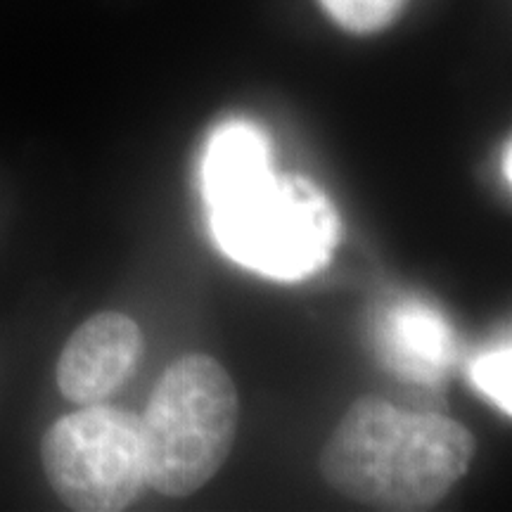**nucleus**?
I'll return each instance as SVG.
<instances>
[{
	"label": "nucleus",
	"instance_id": "1",
	"mask_svg": "<svg viewBox=\"0 0 512 512\" xmlns=\"http://www.w3.org/2000/svg\"><path fill=\"white\" fill-rule=\"evenodd\" d=\"M477 441L460 422L363 396L320 456L332 489L380 510H427L465 477Z\"/></svg>",
	"mask_w": 512,
	"mask_h": 512
},
{
	"label": "nucleus",
	"instance_id": "2",
	"mask_svg": "<svg viewBox=\"0 0 512 512\" xmlns=\"http://www.w3.org/2000/svg\"><path fill=\"white\" fill-rule=\"evenodd\" d=\"M240 401L219 361L188 354L171 363L140 418L147 486L171 498L202 489L235 444Z\"/></svg>",
	"mask_w": 512,
	"mask_h": 512
},
{
	"label": "nucleus",
	"instance_id": "3",
	"mask_svg": "<svg viewBox=\"0 0 512 512\" xmlns=\"http://www.w3.org/2000/svg\"><path fill=\"white\" fill-rule=\"evenodd\" d=\"M216 245L273 280H304L335 252L339 219L323 190L299 174L266 171L211 204Z\"/></svg>",
	"mask_w": 512,
	"mask_h": 512
},
{
	"label": "nucleus",
	"instance_id": "4",
	"mask_svg": "<svg viewBox=\"0 0 512 512\" xmlns=\"http://www.w3.org/2000/svg\"><path fill=\"white\" fill-rule=\"evenodd\" d=\"M43 470L67 508L117 512L147 486L138 415L93 403L64 415L41 444Z\"/></svg>",
	"mask_w": 512,
	"mask_h": 512
},
{
	"label": "nucleus",
	"instance_id": "5",
	"mask_svg": "<svg viewBox=\"0 0 512 512\" xmlns=\"http://www.w3.org/2000/svg\"><path fill=\"white\" fill-rule=\"evenodd\" d=\"M143 332L133 318L102 311L88 318L64 344L57 361V387L79 406L102 403L136 373Z\"/></svg>",
	"mask_w": 512,
	"mask_h": 512
},
{
	"label": "nucleus",
	"instance_id": "6",
	"mask_svg": "<svg viewBox=\"0 0 512 512\" xmlns=\"http://www.w3.org/2000/svg\"><path fill=\"white\" fill-rule=\"evenodd\" d=\"M382 347L394 373L420 384L444 380L456 356V339L446 318L420 302H403L387 313Z\"/></svg>",
	"mask_w": 512,
	"mask_h": 512
},
{
	"label": "nucleus",
	"instance_id": "7",
	"mask_svg": "<svg viewBox=\"0 0 512 512\" xmlns=\"http://www.w3.org/2000/svg\"><path fill=\"white\" fill-rule=\"evenodd\" d=\"M271 169V145L264 131L249 121H228L216 128L204 150V202L211 207Z\"/></svg>",
	"mask_w": 512,
	"mask_h": 512
},
{
	"label": "nucleus",
	"instance_id": "8",
	"mask_svg": "<svg viewBox=\"0 0 512 512\" xmlns=\"http://www.w3.org/2000/svg\"><path fill=\"white\" fill-rule=\"evenodd\" d=\"M330 19L351 34L387 29L406 8V0H320Z\"/></svg>",
	"mask_w": 512,
	"mask_h": 512
},
{
	"label": "nucleus",
	"instance_id": "9",
	"mask_svg": "<svg viewBox=\"0 0 512 512\" xmlns=\"http://www.w3.org/2000/svg\"><path fill=\"white\" fill-rule=\"evenodd\" d=\"M470 377L475 387L484 396H489L505 415L512 413V351L510 342L484 351L475 358L470 368Z\"/></svg>",
	"mask_w": 512,
	"mask_h": 512
},
{
	"label": "nucleus",
	"instance_id": "10",
	"mask_svg": "<svg viewBox=\"0 0 512 512\" xmlns=\"http://www.w3.org/2000/svg\"><path fill=\"white\" fill-rule=\"evenodd\" d=\"M510 150H512V147H510V143L508 145H505V159H503V169H505V185H508V188H510V178H512V174H510Z\"/></svg>",
	"mask_w": 512,
	"mask_h": 512
}]
</instances>
